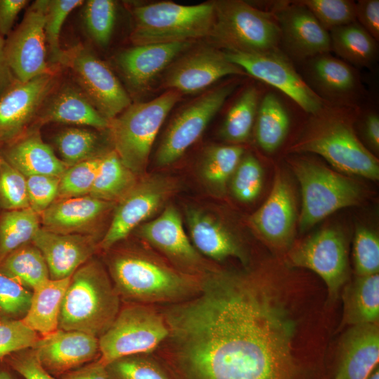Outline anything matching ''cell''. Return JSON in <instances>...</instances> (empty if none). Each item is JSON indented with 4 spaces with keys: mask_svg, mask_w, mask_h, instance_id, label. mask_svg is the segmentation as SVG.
<instances>
[{
    "mask_svg": "<svg viewBox=\"0 0 379 379\" xmlns=\"http://www.w3.org/2000/svg\"><path fill=\"white\" fill-rule=\"evenodd\" d=\"M273 290L255 273L213 269L197 295L158 306L169 332L152 354L173 379H301L296 324Z\"/></svg>",
    "mask_w": 379,
    "mask_h": 379,
    "instance_id": "6da1fadb",
    "label": "cell"
},
{
    "mask_svg": "<svg viewBox=\"0 0 379 379\" xmlns=\"http://www.w3.org/2000/svg\"><path fill=\"white\" fill-rule=\"evenodd\" d=\"M109 270L120 298L131 303L175 304L197 295L201 288L203 276L187 274L142 253L115 255Z\"/></svg>",
    "mask_w": 379,
    "mask_h": 379,
    "instance_id": "7a4b0ae2",
    "label": "cell"
},
{
    "mask_svg": "<svg viewBox=\"0 0 379 379\" xmlns=\"http://www.w3.org/2000/svg\"><path fill=\"white\" fill-rule=\"evenodd\" d=\"M120 301L102 265L88 260L70 277L60 306L58 328L99 338L117 317Z\"/></svg>",
    "mask_w": 379,
    "mask_h": 379,
    "instance_id": "3957f363",
    "label": "cell"
},
{
    "mask_svg": "<svg viewBox=\"0 0 379 379\" xmlns=\"http://www.w3.org/2000/svg\"><path fill=\"white\" fill-rule=\"evenodd\" d=\"M131 40L135 46L191 41L210 36L214 2L185 6L161 1L134 8Z\"/></svg>",
    "mask_w": 379,
    "mask_h": 379,
    "instance_id": "277c9868",
    "label": "cell"
},
{
    "mask_svg": "<svg viewBox=\"0 0 379 379\" xmlns=\"http://www.w3.org/2000/svg\"><path fill=\"white\" fill-rule=\"evenodd\" d=\"M180 97L179 92L168 90L148 102L131 104L109 121L114 151L135 175L145 171L159 128Z\"/></svg>",
    "mask_w": 379,
    "mask_h": 379,
    "instance_id": "5b68a950",
    "label": "cell"
},
{
    "mask_svg": "<svg viewBox=\"0 0 379 379\" xmlns=\"http://www.w3.org/2000/svg\"><path fill=\"white\" fill-rule=\"evenodd\" d=\"M317 114L309 131L291 150L319 154L341 171L378 180V159L358 139L348 121L322 111Z\"/></svg>",
    "mask_w": 379,
    "mask_h": 379,
    "instance_id": "8992f818",
    "label": "cell"
},
{
    "mask_svg": "<svg viewBox=\"0 0 379 379\" xmlns=\"http://www.w3.org/2000/svg\"><path fill=\"white\" fill-rule=\"evenodd\" d=\"M157 305L129 303L121 308L109 328L98 338V361L106 366L124 357L154 353L168 335Z\"/></svg>",
    "mask_w": 379,
    "mask_h": 379,
    "instance_id": "52a82bcc",
    "label": "cell"
},
{
    "mask_svg": "<svg viewBox=\"0 0 379 379\" xmlns=\"http://www.w3.org/2000/svg\"><path fill=\"white\" fill-rule=\"evenodd\" d=\"M210 36L227 51L262 53L277 48L280 29L272 15L243 1H215Z\"/></svg>",
    "mask_w": 379,
    "mask_h": 379,
    "instance_id": "ba28073f",
    "label": "cell"
},
{
    "mask_svg": "<svg viewBox=\"0 0 379 379\" xmlns=\"http://www.w3.org/2000/svg\"><path fill=\"white\" fill-rule=\"evenodd\" d=\"M292 165L302 192L301 230L339 209L359 202L360 190L351 180L308 160L299 159Z\"/></svg>",
    "mask_w": 379,
    "mask_h": 379,
    "instance_id": "9c48e42d",
    "label": "cell"
},
{
    "mask_svg": "<svg viewBox=\"0 0 379 379\" xmlns=\"http://www.w3.org/2000/svg\"><path fill=\"white\" fill-rule=\"evenodd\" d=\"M235 86L228 84L202 94L173 118L155 155L158 167L178 160L201 135Z\"/></svg>",
    "mask_w": 379,
    "mask_h": 379,
    "instance_id": "30bf717a",
    "label": "cell"
},
{
    "mask_svg": "<svg viewBox=\"0 0 379 379\" xmlns=\"http://www.w3.org/2000/svg\"><path fill=\"white\" fill-rule=\"evenodd\" d=\"M224 53L231 62L279 89L306 112L315 115L324 109L321 98L303 81L290 60L277 48L254 53Z\"/></svg>",
    "mask_w": 379,
    "mask_h": 379,
    "instance_id": "8fae6325",
    "label": "cell"
},
{
    "mask_svg": "<svg viewBox=\"0 0 379 379\" xmlns=\"http://www.w3.org/2000/svg\"><path fill=\"white\" fill-rule=\"evenodd\" d=\"M62 63L72 69L85 96L109 121L131 105L128 93L112 71L86 48L65 51Z\"/></svg>",
    "mask_w": 379,
    "mask_h": 379,
    "instance_id": "7c38bea8",
    "label": "cell"
},
{
    "mask_svg": "<svg viewBox=\"0 0 379 379\" xmlns=\"http://www.w3.org/2000/svg\"><path fill=\"white\" fill-rule=\"evenodd\" d=\"M48 0H38L28 8L20 25L5 41L9 67L20 82L51 73L46 61L45 15Z\"/></svg>",
    "mask_w": 379,
    "mask_h": 379,
    "instance_id": "4fadbf2b",
    "label": "cell"
},
{
    "mask_svg": "<svg viewBox=\"0 0 379 379\" xmlns=\"http://www.w3.org/2000/svg\"><path fill=\"white\" fill-rule=\"evenodd\" d=\"M293 266L317 274L325 282L331 300L338 298L348 277L346 245L343 234L334 229L321 230L296 247L290 255Z\"/></svg>",
    "mask_w": 379,
    "mask_h": 379,
    "instance_id": "5bb4252c",
    "label": "cell"
},
{
    "mask_svg": "<svg viewBox=\"0 0 379 379\" xmlns=\"http://www.w3.org/2000/svg\"><path fill=\"white\" fill-rule=\"evenodd\" d=\"M174 184L161 176L145 178L135 185L118 202L111 224L100 243L108 249L154 214L173 193Z\"/></svg>",
    "mask_w": 379,
    "mask_h": 379,
    "instance_id": "9a60e30c",
    "label": "cell"
},
{
    "mask_svg": "<svg viewBox=\"0 0 379 379\" xmlns=\"http://www.w3.org/2000/svg\"><path fill=\"white\" fill-rule=\"evenodd\" d=\"M138 232L183 272L202 277L214 269L190 242L181 216L173 206L166 207L157 218L142 224Z\"/></svg>",
    "mask_w": 379,
    "mask_h": 379,
    "instance_id": "2e32d148",
    "label": "cell"
},
{
    "mask_svg": "<svg viewBox=\"0 0 379 379\" xmlns=\"http://www.w3.org/2000/svg\"><path fill=\"white\" fill-rule=\"evenodd\" d=\"M54 83L52 73L26 82L16 80L0 95V145L8 144L25 132Z\"/></svg>",
    "mask_w": 379,
    "mask_h": 379,
    "instance_id": "e0dca14e",
    "label": "cell"
},
{
    "mask_svg": "<svg viewBox=\"0 0 379 379\" xmlns=\"http://www.w3.org/2000/svg\"><path fill=\"white\" fill-rule=\"evenodd\" d=\"M32 349L41 366L56 378L100 357L98 338L77 331L58 328L39 337Z\"/></svg>",
    "mask_w": 379,
    "mask_h": 379,
    "instance_id": "ac0fdd59",
    "label": "cell"
},
{
    "mask_svg": "<svg viewBox=\"0 0 379 379\" xmlns=\"http://www.w3.org/2000/svg\"><path fill=\"white\" fill-rule=\"evenodd\" d=\"M224 52L213 48L196 50L176 61L167 72L164 86L184 93L199 91L227 75L243 74Z\"/></svg>",
    "mask_w": 379,
    "mask_h": 379,
    "instance_id": "d6986e66",
    "label": "cell"
},
{
    "mask_svg": "<svg viewBox=\"0 0 379 379\" xmlns=\"http://www.w3.org/2000/svg\"><path fill=\"white\" fill-rule=\"evenodd\" d=\"M274 15L281 38L293 56L312 58L331 50L328 32L305 6L284 5L277 8Z\"/></svg>",
    "mask_w": 379,
    "mask_h": 379,
    "instance_id": "ffe728a7",
    "label": "cell"
},
{
    "mask_svg": "<svg viewBox=\"0 0 379 379\" xmlns=\"http://www.w3.org/2000/svg\"><path fill=\"white\" fill-rule=\"evenodd\" d=\"M32 242L41 252L51 279L70 277L90 259L96 247L92 236L55 233L43 227Z\"/></svg>",
    "mask_w": 379,
    "mask_h": 379,
    "instance_id": "44dd1931",
    "label": "cell"
},
{
    "mask_svg": "<svg viewBox=\"0 0 379 379\" xmlns=\"http://www.w3.org/2000/svg\"><path fill=\"white\" fill-rule=\"evenodd\" d=\"M295 204L290 185L277 173L270 194L265 203L251 217L257 232L274 246L290 244L294 231Z\"/></svg>",
    "mask_w": 379,
    "mask_h": 379,
    "instance_id": "7402d4cb",
    "label": "cell"
},
{
    "mask_svg": "<svg viewBox=\"0 0 379 379\" xmlns=\"http://www.w3.org/2000/svg\"><path fill=\"white\" fill-rule=\"evenodd\" d=\"M378 324L352 326L342 338L334 377L338 379H368L378 366Z\"/></svg>",
    "mask_w": 379,
    "mask_h": 379,
    "instance_id": "603a6c76",
    "label": "cell"
},
{
    "mask_svg": "<svg viewBox=\"0 0 379 379\" xmlns=\"http://www.w3.org/2000/svg\"><path fill=\"white\" fill-rule=\"evenodd\" d=\"M191 41L135 46L117 56V64L129 86L145 89Z\"/></svg>",
    "mask_w": 379,
    "mask_h": 379,
    "instance_id": "cb8c5ba5",
    "label": "cell"
},
{
    "mask_svg": "<svg viewBox=\"0 0 379 379\" xmlns=\"http://www.w3.org/2000/svg\"><path fill=\"white\" fill-rule=\"evenodd\" d=\"M114 202L90 195L56 199L39 214L43 228L60 234H81L96 222Z\"/></svg>",
    "mask_w": 379,
    "mask_h": 379,
    "instance_id": "d4e9b609",
    "label": "cell"
},
{
    "mask_svg": "<svg viewBox=\"0 0 379 379\" xmlns=\"http://www.w3.org/2000/svg\"><path fill=\"white\" fill-rule=\"evenodd\" d=\"M2 158L26 178L42 175L60 178L69 167L45 143L36 128L7 144Z\"/></svg>",
    "mask_w": 379,
    "mask_h": 379,
    "instance_id": "484cf974",
    "label": "cell"
},
{
    "mask_svg": "<svg viewBox=\"0 0 379 379\" xmlns=\"http://www.w3.org/2000/svg\"><path fill=\"white\" fill-rule=\"evenodd\" d=\"M186 219L192 244L201 254L216 261L227 258L247 262L246 255L233 234L218 220L198 208H190Z\"/></svg>",
    "mask_w": 379,
    "mask_h": 379,
    "instance_id": "4316f807",
    "label": "cell"
},
{
    "mask_svg": "<svg viewBox=\"0 0 379 379\" xmlns=\"http://www.w3.org/2000/svg\"><path fill=\"white\" fill-rule=\"evenodd\" d=\"M70 277L49 279L32 290L29 307L21 320L41 336L58 329L60 306Z\"/></svg>",
    "mask_w": 379,
    "mask_h": 379,
    "instance_id": "83f0119b",
    "label": "cell"
},
{
    "mask_svg": "<svg viewBox=\"0 0 379 379\" xmlns=\"http://www.w3.org/2000/svg\"><path fill=\"white\" fill-rule=\"evenodd\" d=\"M39 121L89 126L97 129L108 128L109 124L84 93L69 88L54 96Z\"/></svg>",
    "mask_w": 379,
    "mask_h": 379,
    "instance_id": "f1b7e54d",
    "label": "cell"
},
{
    "mask_svg": "<svg viewBox=\"0 0 379 379\" xmlns=\"http://www.w3.org/2000/svg\"><path fill=\"white\" fill-rule=\"evenodd\" d=\"M308 74L318 91L331 98H348L357 87V77L352 68L328 53L311 58Z\"/></svg>",
    "mask_w": 379,
    "mask_h": 379,
    "instance_id": "f546056e",
    "label": "cell"
},
{
    "mask_svg": "<svg viewBox=\"0 0 379 379\" xmlns=\"http://www.w3.org/2000/svg\"><path fill=\"white\" fill-rule=\"evenodd\" d=\"M344 324H378L379 274L358 276L343 295Z\"/></svg>",
    "mask_w": 379,
    "mask_h": 379,
    "instance_id": "4dcf8cb0",
    "label": "cell"
},
{
    "mask_svg": "<svg viewBox=\"0 0 379 379\" xmlns=\"http://www.w3.org/2000/svg\"><path fill=\"white\" fill-rule=\"evenodd\" d=\"M135 176L122 163L114 150L108 152L100 158L89 195L111 202L119 200L135 185Z\"/></svg>",
    "mask_w": 379,
    "mask_h": 379,
    "instance_id": "1f68e13d",
    "label": "cell"
},
{
    "mask_svg": "<svg viewBox=\"0 0 379 379\" xmlns=\"http://www.w3.org/2000/svg\"><path fill=\"white\" fill-rule=\"evenodd\" d=\"M0 272L26 288L33 290L50 279L46 262L34 244H25L0 262Z\"/></svg>",
    "mask_w": 379,
    "mask_h": 379,
    "instance_id": "d6a6232c",
    "label": "cell"
},
{
    "mask_svg": "<svg viewBox=\"0 0 379 379\" xmlns=\"http://www.w3.org/2000/svg\"><path fill=\"white\" fill-rule=\"evenodd\" d=\"M255 135L260 147L267 152L276 150L284 140L289 127L288 114L273 93H267L258 108Z\"/></svg>",
    "mask_w": 379,
    "mask_h": 379,
    "instance_id": "836d02e7",
    "label": "cell"
},
{
    "mask_svg": "<svg viewBox=\"0 0 379 379\" xmlns=\"http://www.w3.org/2000/svg\"><path fill=\"white\" fill-rule=\"evenodd\" d=\"M331 50L357 66L371 65L376 56V41L357 22L330 31Z\"/></svg>",
    "mask_w": 379,
    "mask_h": 379,
    "instance_id": "e575fe53",
    "label": "cell"
},
{
    "mask_svg": "<svg viewBox=\"0 0 379 379\" xmlns=\"http://www.w3.org/2000/svg\"><path fill=\"white\" fill-rule=\"evenodd\" d=\"M40 223L39 214L30 207L4 213L0 219V262L32 241L41 228Z\"/></svg>",
    "mask_w": 379,
    "mask_h": 379,
    "instance_id": "d590c367",
    "label": "cell"
},
{
    "mask_svg": "<svg viewBox=\"0 0 379 379\" xmlns=\"http://www.w3.org/2000/svg\"><path fill=\"white\" fill-rule=\"evenodd\" d=\"M55 144L62 161L69 167L106 154L101 149L100 136L86 128L64 129L55 136Z\"/></svg>",
    "mask_w": 379,
    "mask_h": 379,
    "instance_id": "8d00e7d4",
    "label": "cell"
},
{
    "mask_svg": "<svg viewBox=\"0 0 379 379\" xmlns=\"http://www.w3.org/2000/svg\"><path fill=\"white\" fill-rule=\"evenodd\" d=\"M243 154V147L237 145L209 147L201 164V175L207 185L215 191L224 192Z\"/></svg>",
    "mask_w": 379,
    "mask_h": 379,
    "instance_id": "74e56055",
    "label": "cell"
},
{
    "mask_svg": "<svg viewBox=\"0 0 379 379\" xmlns=\"http://www.w3.org/2000/svg\"><path fill=\"white\" fill-rule=\"evenodd\" d=\"M258 108V92L253 86L244 90L228 111L220 130L224 140L232 143L246 141L251 133Z\"/></svg>",
    "mask_w": 379,
    "mask_h": 379,
    "instance_id": "f35d334b",
    "label": "cell"
},
{
    "mask_svg": "<svg viewBox=\"0 0 379 379\" xmlns=\"http://www.w3.org/2000/svg\"><path fill=\"white\" fill-rule=\"evenodd\" d=\"M105 367L112 379H173L153 354L121 357Z\"/></svg>",
    "mask_w": 379,
    "mask_h": 379,
    "instance_id": "ab89813d",
    "label": "cell"
},
{
    "mask_svg": "<svg viewBox=\"0 0 379 379\" xmlns=\"http://www.w3.org/2000/svg\"><path fill=\"white\" fill-rule=\"evenodd\" d=\"M116 4L112 0H88L83 10L86 29L99 45L108 44L116 20Z\"/></svg>",
    "mask_w": 379,
    "mask_h": 379,
    "instance_id": "60d3db41",
    "label": "cell"
},
{
    "mask_svg": "<svg viewBox=\"0 0 379 379\" xmlns=\"http://www.w3.org/2000/svg\"><path fill=\"white\" fill-rule=\"evenodd\" d=\"M82 0H48L45 15L44 32L50 60L62 63L65 51L60 48V34L68 15L83 4Z\"/></svg>",
    "mask_w": 379,
    "mask_h": 379,
    "instance_id": "b9f144b4",
    "label": "cell"
},
{
    "mask_svg": "<svg viewBox=\"0 0 379 379\" xmlns=\"http://www.w3.org/2000/svg\"><path fill=\"white\" fill-rule=\"evenodd\" d=\"M100 158L82 161L68 167L60 178L56 199L89 195Z\"/></svg>",
    "mask_w": 379,
    "mask_h": 379,
    "instance_id": "7bdbcfd3",
    "label": "cell"
},
{
    "mask_svg": "<svg viewBox=\"0 0 379 379\" xmlns=\"http://www.w3.org/2000/svg\"><path fill=\"white\" fill-rule=\"evenodd\" d=\"M300 4L307 8L326 30L356 22L355 3L349 0H305Z\"/></svg>",
    "mask_w": 379,
    "mask_h": 379,
    "instance_id": "ee69618b",
    "label": "cell"
},
{
    "mask_svg": "<svg viewBox=\"0 0 379 379\" xmlns=\"http://www.w3.org/2000/svg\"><path fill=\"white\" fill-rule=\"evenodd\" d=\"M29 207L26 177L1 157L0 163V208L13 211Z\"/></svg>",
    "mask_w": 379,
    "mask_h": 379,
    "instance_id": "f6af8a7d",
    "label": "cell"
},
{
    "mask_svg": "<svg viewBox=\"0 0 379 379\" xmlns=\"http://www.w3.org/2000/svg\"><path fill=\"white\" fill-rule=\"evenodd\" d=\"M232 178V190L239 200L249 202L259 195L262 185V170L252 155L241 158Z\"/></svg>",
    "mask_w": 379,
    "mask_h": 379,
    "instance_id": "bcb514c9",
    "label": "cell"
},
{
    "mask_svg": "<svg viewBox=\"0 0 379 379\" xmlns=\"http://www.w3.org/2000/svg\"><path fill=\"white\" fill-rule=\"evenodd\" d=\"M353 255L355 270L358 276L378 274L379 239L372 230L364 227L357 229Z\"/></svg>",
    "mask_w": 379,
    "mask_h": 379,
    "instance_id": "7dc6e473",
    "label": "cell"
},
{
    "mask_svg": "<svg viewBox=\"0 0 379 379\" xmlns=\"http://www.w3.org/2000/svg\"><path fill=\"white\" fill-rule=\"evenodd\" d=\"M39 338L21 319H0V359L32 348Z\"/></svg>",
    "mask_w": 379,
    "mask_h": 379,
    "instance_id": "c3c4849f",
    "label": "cell"
},
{
    "mask_svg": "<svg viewBox=\"0 0 379 379\" xmlns=\"http://www.w3.org/2000/svg\"><path fill=\"white\" fill-rule=\"evenodd\" d=\"M32 293V291L0 272V312L3 314L22 319L29 307Z\"/></svg>",
    "mask_w": 379,
    "mask_h": 379,
    "instance_id": "681fc988",
    "label": "cell"
},
{
    "mask_svg": "<svg viewBox=\"0 0 379 379\" xmlns=\"http://www.w3.org/2000/svg\"><path fill=\"white\" fill-rule=\"evenodd\" d=\"M26 179L29 207L40 214L56 200L60 178L35 175Z\"/></svg>",
    "mask_w": 379,
    "mask_h": 379,
    "instance_id": "f907efd6",
    "label": "cell"
},
{
    "mask_svg": "<svg viewBox=\"0 0 379 379\" xmlns=\"http://www.w3.org/2000/svg\"><path fill=\"white\" fill-rule=\"evenodd\" d=\"M6 364L24 379H58L41 366L32 348L10 354Z\"/></svg>",
    "mask_w": 379,
    "mask_h": 379,
    "instance_id": "816d5d0a",
    "label": "cell"
},
{
    "mask_svg": "<svg viewBox=\"0 0 379 379\" xmlns=\"http://www.w3.org/2000/svg\"><path fill=\"white\" fill-rule=\"evenodd\" d=\"M356 20L375 40L379 39V1L361 0L355 3Z\"/></svg>",
    "mask_w": 379,
    "mask_h": 379,
    "instance_id": "f5cc1de1",
    "label": "cell"
},
{
    "mask_svg": "<svg viewBox=\"0 0 379 379\" xmlns=\"http://www.w3.org/2000/svg\"><path fill=\"white\" fill-rule=\"evenodd\" d=\"M27 0H0V34L4 37L11 32L13 23Z\"/></svg>",
    "mask_w": 379,
    "mask_h": 379,
    "instance_id": "db71d44e",
    "label": "cell"
},
{
    "mask_svg": "<svg viewBox=\"0 0 379 379\" xmlns=\"http://www.w3.org/2000/svg\"><path fill=\"white\" fill-rule=\"evenodd\" d=\"M61 379H112L105 366L98 359L71 371L60 377Z\"/></svg>",
    "mask_w": 379,
    "mask_h": 379,
    "instance_id": "11a10c76",
    "label": "cell"
},
{
    "mask_svg": "<svg viewBox=\"0 0 379 379\" xmlns=\"http://www.w3.org/2000/svg\"><path fill=\"white\" fill-rule=\"evenodd\" d=\"M15 81L6 58L5 41L0 34V95Z\"/></svg>",
    "mask_w": 379,
    "mask_h": 379,
    "instance_id": "9f6ffc18",
    "label": "cell"
},
{
    "mask_svg": "<svg viewBox=\"0 0 379 379\" xmlns=\"http://www.w3.org/2000/svg\"><path fill=\"white\" fill-rule=\"evenodd\" d=\"M364 132L366 137L375 150L379 148V118L376 114L371 113L365 119Z\"/></svg>",
    "mask_w": 379,
    "mask_h": 379,
    "instance_id": "6f0895ef",
    "label": "cell"
},
{
    "mask_svg": "<svg viewBox=\"0 0 379 379\" xmlns=\"http://www.w3.org/2000/svg\"><path fill=\"white\" fill-rule=\"evenodd\" d=\"M0 379H15L12 373L6 368L0 367Z\"/></svg>",
    "mask_w": 379,
    "mask_h": 379,
    "instance_id": "680465c9",
    "label": "cell"
},
{
    "mask_svg": "<svg viewBox=\"0 0 379 379\" xmlns=\"http://www.w3.org/2000/svg\"><path fill=\"white\" fill-rule=\"evenodd\" d=\"M368 379H379V368L377 366L371 373Z\"/></svg>",
    "mask_w": 379,
    "mask_h": 379,
    "instance_id": "91938a15",
    "label": "cell"
},
{
    "mask_svg": "<svg viewBox=\"0 0 379 379\" xmlns=\"http://www.w3.org/2000/svg\"><path fill=\"white\" fill-rule=\"evenodd\" d=\"M333 379H338V378H337L336 377H333Z\"/></svg>",
    "mask_w": 379,
    "mask_h": 379,
    "instance_id": "94428289",
    "label": "cell"
},
{
    "mask_svg": "<svg viewBox=\"0 0 379 379\" xmlns=\"http://www.w3.org/2000/svg\"><path fill=\"white\" fill-rule=\"evenodd\" d=\"M1 156L0 155V163H1Z\"/></svg>",
    "mask_w": 379,
    "mask_h": 379,
    "instance_id": "6125c7cd",
    "label": "cell"
}]
</instances>
